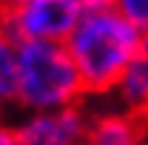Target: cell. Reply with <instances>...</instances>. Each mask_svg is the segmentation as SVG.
<instances>
[{
  "label": "cell",
  "instance_id": "6da1fadb",
  "mask_svg": "<svg viewBox=\"0 0 148 145\" xmlns=\"http://www.w3.org/2000/svg\"><path fill=\"white\" fill-rule=\"evenodd\" d=\"M143 46L145 34L117 9L103 14H83L80 26L66 40L88 97L111 94L128 66L143 54Z\"/></svg>",
  "mask_w": 148,
  "mask_h": 145
},
{
  "label": "cell",
  "instance_id": "7a4b0ae2",
  "mask_svg": "<svg viewBox=\"0 0 148 145\" xmlns=\"http://www.w3.org/2000/svg\"><path fill=\"white\" fill-rule=\"evenodd\" d=\"M86 85L63 43H20L17 111L49 114L77 108L86 100Z\"/></svg>",
  "mask_w": 148,
  "mask_h": 145
},
{
  "label": "cell",
  "instance_id": "3957f363",
  "mask_svg": "<svg viewBox=\"0 0 148 145\" xmlns=\"http://www.w3.org/2000/svg\"><path fill=\"white\" fill-rule=\"evenodd\" d=\"M3 26L17 43H63L83 20L80 0H26L9 12Z\"/></svg>",
  "mask_w": 148,
  "mask_h": 145
},
{
  "label": "cell",
  "instance_id": "277c9868",
  "mask_svg": "<svg viewBox=\"0 0 148 145\" xmlns=\"http://www.w3.org/2000/svg\"><path fill=\"white\" fill-rule=\"evenodd\" d=\"M14 122L17 145H88L91 114L77 105L49 114H20Z\"/></svg>",
  "mask_w": 148,
  "mask_h": 145
},
{
  "label": "cell",
  "instance_id": "5b68a950",
  "mask_svg": "<svg viewBox=\"0 0 148 145\" xmlns=\"http://www.w3.org/2000/svg\"><path fill=\"white\" fill-rule=\"evenodd\" d=\"M143 134V120L123 108H108L91 114L88 145H137Z\"/></svg>",
  "mask_w": 148,
  "mask_h": 145
},
{
  "label": "cell",
  "instance_id": "8992f818",
  "mask_svg": "<svg viewBox=\"0 0 148 145\" xmlns=\"http://www.w3.org/2000/svg\"><path fill=\"white\" fill-rule=\"evenodd\" d=\"M117 108L128 111L140 120H148V43L143 46V54L128 66V71L120 77V83L111 91Z\"/></svg>",
  "mask_w": 148,
  "mask_h": 145
},
{
  "label": "cell",
  "instance_id": "52a82bcc",
  "mask_svg": "<svg viewBox=\"0 0 148 145\" xmlns=\"http://www.w3.org/2000/svg\"><path fill=\"white\" fill-rule=\"evenodd\" d=\"M17 77H20V43L9 34L0 20V114L17 108Z\"/></svg>",
  "mask_w": 148,
  "mask_h": 145
},
{
  "label": "cell",
  "instance_id": "ba28073f",
  "mask_svg": "<svg viewBox=\"0 0 148 145\" xmlns=\"http://www.w3.org/2000/svg\"><path fill=\"white\" fill-rule=\"evenodd\" d=\"M114 9L148 37V0H114Z\"/></svg>",
  "mask_w": 148,
  "mask_h": 145
},
{
  "label": "cell",
  "instance_id": "9c48e42d",
  "mask_svg": "<svg viewBox=\"0 0 148 145\" xmlns=\"http://www.w3.org/2000/svg\"><path fill=\"white\" fill-rule=\"evenodd\" d=\"M83 14H103V12H114V0H80Z\"/></svg>",
  "mask_w": 148,
  "mask_h": 145
},
{
  "label": "cell",
  "instance_id": "30bf717a",
  "mask_svg": "<svg viewBox=\"0 0 148 145\" xmlns=\"http://www.w3.org/2000/svg\"><path fill=\"white\" fill-rule=\"evenodd\" d=\"M0 145H17V134H14V122H9L0 114Z\"/></svg>",
  "mask_w": 148,
  "mask_h": 145
},
{
  "label": "cell",
  "instance_id": "8fae6325",
  "mask_svg": "<svg viewBox=\"0 0 148 145\" xmlns=\"http://www.w3.org/2000/svg\"><path fill=\"white\" fill-rule=\"evenodd\" d=\"M26 0H0V17H6L9 12H14L17 6H23Z\"/></svg>",
  "mask_w": 148,
  "mask_h": 145
},
{
  "label": "cell",
  "instance_id": "7c38bea8",
  "mask_svg": "<svg viewBox=\"0 0 148 145\" xmlns=\"http://www.w3.org/2000/svg\"><path fill=\"white\" fill-rule=\"evenodd\" d=\"M140 142L148 145V120H143V134H140Z\"/></svg>",
  "mask_w": 148,
  "mask_h": 145
},
{
  "label": "cell",
  "instance_id": "4fadbf2b",
  "mask_svg": "<svg viewBox=\"0 0 148 145\" xmlns=\"http://www.w3.org/2000/svg\"><path fill=\"white\" fill-rule=\"evenodd\" d=\"M137 145H143V142H137Z\"/></svg>",
  "mask_w": 148,
  "mask_h": 145
},
{
  "label": "cell",
  "instance_id": "5bb4252c",
  "mask_svg": "<svg viewBox=\"0 0 148 145\" xmlns=\"http://www.w3.org/2000/svg\"><path fill=\"white\" fill-rule=\"evenodd\" d=\"M145 43H148V37H145Z\"/></svg>",
  "mask_w": 148,
  "mask_h": 145
}]
</instances>
